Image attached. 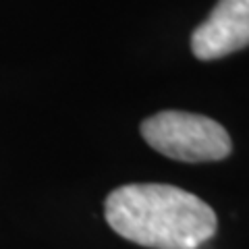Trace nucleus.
<instances>
[{"label": "nucleus", "mask_w": 249, "mask_h": 249, "mask_svg": "<svg viewBox=\"0 0 249 249\" xmlns=\"http://www.w3.org/2000/svg\"><path fill=\"white\" fill-rule=\"evenodd\" d=\"M249 46V0H218L214 11L191 36L199 60H216Z\"/></svg>", "instance_id": "obj_3"}, {"label": "nucleus", "mask_w": 249, "mask_h": 249, "mask_svg": "<svg viewBox=\"0 0 249 249\" xmlns=\"http://www.w3.org/2000/svg\"><path fill=\"white\" fill-rule=\"evenodd\" d=\"M104 214L116 235L150 249H197L218 227L204 199L162 183L119 187L106 197Z\"/></svg>", "instance_id": "obj_1"}, {"label": "nucleus", "mask_w": 249, "mask_h": 249, "mask_svg": "<svg viewBox=\"0 0 249 249\" xmlns=\"http://www.w3.org/2000/svg\"><path fill=\"white\" fill-rule=\"evenodd\" d=\"M142 135L156 152L178 162H216L231 154L227 129L196 112H158L142 123Z\"/></svg>", "instance_id": "obj_2"}]
</instances>
